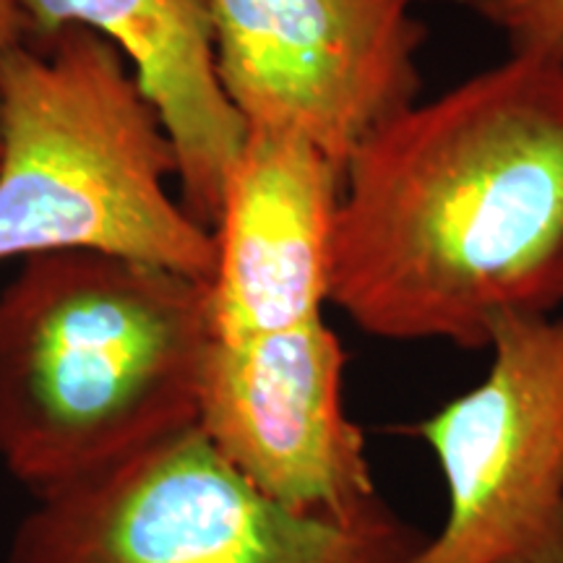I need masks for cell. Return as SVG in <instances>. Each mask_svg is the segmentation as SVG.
<instances>
[{"mask_svg":"<svg viewBox=\"0 0 563 563\" xmlns=\"http://www.w3.org/2000/svg\"><path fill=\"white\" fill-rule=\"evenodd\" d=\"M170 178V133L112 42L63 26L0 60V264L95 251L209 282L214 232Z\"/></svg>","mask_w":563,"mask_h":563,"instance_id":"cell-3","label":"cell"},{"mask_svg":"<svg viewBox=\"0 0 563 563\" xmlns=\"http://www.w3.org/2000/svg\"><path fill=\"white\" fill-rule=\"evenodd\" d=\"M30 40L84 26L121 51L178 154L180 203L203 228L245 144L243 115L220 81L211 0H21Z\"/></svg>","mask_w":563,"mask_h":563,"instance_id":"cell-9","label":"cell"},{"mask_svg":"<svg viewBox=\"0 0 563 563\" xmlns=\"http://www.w3.org/2000/svg\"><path fill=\"white\" fill-rule=\"evenodd\" d=\"M344 170L298 131L249 125L224 183L209 279L214 334L323 319Z\"/></svg>","mask_w":563,"mask_h":563,"instance_id":"cell-8","label":"cell"},{"mask_svg":"<svg viewBox=\"0 0 563 563\" xmlns=\"http://www.w3.org/2000/svg\"><path fill=\"white\" fill-rule=\"evenodd\" d=\"M420 0H211L220 81L245 125L298 131L336 165L418 102Z\"/></svg>","mask_w":563,"mask_h":563,"instance_id":"cell-6","label":"cell"},{"mask_svg":"<svg viewBox=\"0 0 563 563\" xmlns=\"http://www.w3.org/2000/svg\"><path fill=\"white\" fill-rule=\"evenodd\" d=\"M422 538L382 498L344 517L272 501L191 428L34 504L5 563H407Z\"/></svg>","mask_w":563,"mask_h":563,"instance_id":"cell-4","label":"cell"},{"mask_svg":"<svg viewBox=\"0 0 563 563\" xmlns=\"http://www.w3.org/2000/svg\"><path fill=\"white\" fill-rule=\"evenodd\" d=\"M209 282L95 251L21 258L0 290V462L34 501L191 431Z\"/></svg>","mask_w":563,"mask_h":563,"instance_id":"cell-2","label":"cell"},{"mask_svg":"<svg viewBox=\"0 0 563 563\" xmlns=\"http://www.w3.org/2000/svg\"><path fill=\"white\" fill-rule=\"evenodd\" d=\"M473 389L415 435L446 485V517L407 563H563V316H506Z\"/></svg>","mask_w":563,"mask_h":563,"instance_id":"cell-5","label":"cell"},{"mask_svg":"<svg viewBox=\"0 0 563 563\" xmlns=\"http://www.w3.org/2000/svg\"><path fill=\"white\" fill-rule=\"evenodd\" d=\"M464 5L501 32L511 53L563 60V0H464Z\"/></svg>","mask_w":563,"mask_h":563,"instance_id":"cell-10","label":"cell"},{"mask_svg":"<svg viewBox=\"0 0 563 563\" xmlns=\"http://www.w3.org/2000/svg\"><path fill=\"white\" fill-rule=\"evenodd\" d=\"M344 347L323 319L220 336L201 368L199 428L209 446L272 501L355 514L378 501L363 431L344 410Z\"/></svg>","mask_w":563,"mask_h":563,"instance_id":"cell-7","label":"cell"},{"mask_svg":"<svg viewBox=\"0 0 563 563\" xmlns=\"http://www.w3.org/2000/svg\"><path fill=\"white\" fill-rule=\"evenodd\" d=\"M329 302L368 336L485 350L563 306V60L511 53L350 154Z\"/></svg>","mask_w":563,"mask_h":563,"instance_id":"cell-1","label":"cell"},{"mask_svg":"<svg viewBox=\"0 0 563 563\" xmlns=\"http://www.w3.org/2000/svg\"><path fill=\"white\" fill-rule=\"evenodd\" d=\"M26 40H30V21L21 0H0V60Z\"/></svg>","mask_w":563,"mask_h":563,"instance_id":"cell-11","label":"cell"}]
</instances>
